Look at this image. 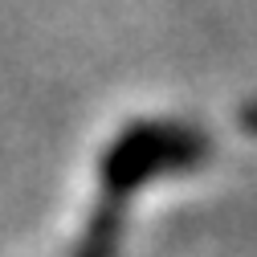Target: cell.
<instances>
[{"label": "cell", "mask_w": 257, "mask_h": 257, "mask_svg": "<svg viewBox=\"0 0 257 257\" xmlns=\"http://www.w3.org/2000/svg\"><path fill=\"white\" fill-rule=\"evenodd\" d=\"M212 143L204 131L192 122L176 118H139L110 139V147L98 159V180L114 200L131 196L135 188L159 180V176H180L192 172L208 159Z\"/></svg>", "instance_id": "cell-1"}, {"label": "cell", "mask_w": 257, "mask_h": 257, "mask_svg": "<svg viewBox=\"0 0 257 257\" xmlns=\"http://www.w3.org/2000/svg\"><path fill=\"white\" fill-rule=\"evenodd\" d=\"M114 245H118V212L102 208L90 220V229L78 245V257H114Z\"/></svg>", "instance_id": "cell-2"}, {"label": "cell", "mask_w": 257, "mask_h": 257, "mask_svg": "<svg viewBox=\"0 0 257 257\" xmlns=\"http://www.w3.org/2000/svg\"><path fill=\"white\" fill-rule=\"evenodd\" d=\"M241 122H245V126H249V131H253V135H257V98H253V102H245V106H241Z\"/></svg>", "instance_id": "cell-3"}]
</instances>
